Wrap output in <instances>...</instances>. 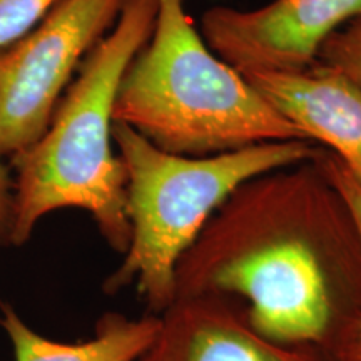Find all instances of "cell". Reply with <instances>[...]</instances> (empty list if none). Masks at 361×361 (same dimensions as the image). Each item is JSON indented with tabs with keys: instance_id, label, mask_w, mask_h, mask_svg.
<instances>
[{
	"instance_id": "obj_8",
	"label": "cell",
	"mask_w": 361,
	"mask_h": 361,
	"mask_svg": "<svg viewBox=\"0 0 361 361\" xmlns=\"http://www.w3.org/2000/svg\"><path fill=\"white\" fill-rule=\"evenodd\" d=\"M271 106L340 157L361 188V89L331 67L313 62L301 71H243Z\"/></svg>"
},
{
	"instance_id": "obj_14",
	"label": "cell",
	"mask_w": 361,
	"mask_h": 361,
	"mask_svg": "<svg viewBox=\"0 0 361 361\" xmlns=\"http://www.w3.org/2000/svg\"><path fill=\"white\" fill-rule=\"evenodd\" d=\"M329 361H331V360H329Z\"/></svg>"
},
{
	"instance_id": "obj_3",
	"label": "cell",
	"mask_w": 361,
	"mask_h": 361,
	"mask_svg": "<svg viewBox=\"0 0 361 361\" xmlns=\"http://www.w3.org/2000/svg\"><path fill=\"white\" fill-rule=\"evenodd\" d=\"M112 117L179 156L310 141L211 51L184 0H157L152 32L121 79Z\"/></svg>"
},
{
	"instance_id": "obj_12",
	"label": "cell",
	"mask_w": 361,
	"mask_h": 361,
	"mask_svg": "<svg viewBox=\"0 0 361 361\" xmlns=\"http://www.w3.org/2000/svg\"><path fill=\"white\" fill-rule=\"evenodd\" d=\"M59 0H0V51L24 37Z\"/></svg>"
},
{
	"instance_id": "obj_11",
	"label": "cell",
	"mask_w": 361,
	"mask_h": 361,
	"mask_svg": "<svg viewBox=\"0 0 361 361\" xmlns=\"http://www.w3.org/2000/svg\"><path fill=\"white\" fill-rule=\"evenodd\" d=\"M316 62L341 72L361 89V12L323 40Z\"/></svg>"
},
{
	"instance_id": "obj_4",
	"label": "cell",
	"mask_w": 361,
	"mask_h": 361,
	"mask_svg": "<svg viewBox=\"0 0 361 361\" xmlns=\"http://www.w3.org/2000/svg\"><path fill=\"white\" fill-rule=\"evenodd\" d=\"M112 139L128 173L130 241L104 291L116 295L135 283L149 314L157 316L174 301L176 264L214 211L246 180L314 161L323 149L313 141H279L214 156H179L123 123L112 124Z\"/></svg>"
},
{
	"instance_id": "obj_6",
	"label": "cell",
	"mask_w": 361,
	"mask_h": 361,
	"mask_svg": "<svg viewBox=\"0 0 361 361\" xmlns=\"http://www.w3.org/2000/svg\"><path fill=\"white\" fill-rule=\"evenodd\" d=\"M361 12V0H273L263 7L216 6L201 19V35L219 59L243 71H301L319 45Z\"/></svg>"
},
{
	"instance_id": "obj_13",
	"label": "cell",
	"mask_w": 361,
	"mask_h": 361,
	"mask_svg": "<svg viewBox=\"0 0 361 361\" xmlns=\"http://www.w3.org/2000/svg\"><path fill=\"white\" fill-rule=\"evenodd\" d=\"M0 152V245H11L13 224V178Z\"/></svg>"
},
{
	"instance_id": "obj_2",
	"label": "cell",
	"mask_w": 361,
	"mask_h": 361,
	"mask_svg": "<svg viewBox=\"0 0 361 361\" xmlns=\"http://www.w3.org/2000/svg\"><path fill=\"white\" fill-rule=\"evenodd\" d=\"M156 13L157 0H126L111 32L80 62L42 137L11 157L12 246L25 245L45 214L79 207L112 250L128 251V173L112 151V112L121 79L147 42Z\"/></svg>"
},
{
	"instance_id": "obj_1",
	"label": "cell",
	"mask_w": 361,
	"mask_h": 361,
	"mask_svg": "<svg viewBox=\"0 0 361 361\" xmlns=\"http://www.w3.org/2000/svg\"><path fill=\"white\" fill-rule=\"evenodd\" d=\"M174 300L226 296L268 340L331 355L361 313V234L318 162L243 183L174 271Z\"/></svg>"
},
{
	"instance_id": "obj_9",
	"label": "cell",
	"mask_w": 361,
	"mask_h": 361,
	"mask_svg": "<svg viewBox=\"0 0 361 361\" xmlns=\"http://www.w3.org/2000/svg\"><path fill=\"white\" fill-rule=\"evenodd\" d=\"M159 324L157 314L130 319L106 313L99 318L90 340L61 343L35 333L11 305L0 303V326L12 343L13 361H134L154 340Z\"/></svg>"
},
{
	"instance_id": "obj_5",
	"label": "cell",
	"mask_w": 361,
	"mask_h": 361,
	"mask_svg": "<svg viewBox=\"0 0 361 361\" xmlns=\"http://www.w3.org/2000/svg\"><path fill=\"white\" fill-rule=\"evenodd\" d=\"M126 0H59L24 37L0 51V152L42 137L72 74L114 27Z\"/></svg>"
},
{
	"instance_id": "obj_7",
	"label": "cell",
	"mask_w": 361,
	"mask_h": 361,
	"mask_svg": "<svg viewBox=\"0 0 361 361\" xmlns=\"http://www.w3.org/2000/svg\"><path fill=\"white\" fill-rule=\"evenodd\" d=\"M159 318L154 340L134 361H329L318 350L261 336L233 298H176Z\"/></svg>"
},
{
	"instance_id": "obj_10",
	"label": "cell",
	"mask_w": 361,
	"mask_h": 361,
	"mask_svg": "<svg viewBox=\"0 0 361 361\" xmlns=\"http://www.w3.org/2000/svg\"><path fill=\"white\" fill-rule=\"evenodd\" d=\"M316 162H318V166L322 168L324 176L331 180L333 186L343 194L345 201L348 202L361 234L360 184L356 183L353 176H351L348 168L340 161V157H336L331 151H328L326 147L322 149L319 156L316 157ZM328 358L331 361H361V313L358 314V318L355 319V323L351 324V328L346 331V335L341 338V341L338 343L336 348L331 351V355H329Z\"/></svg>"
}]
</instances>
